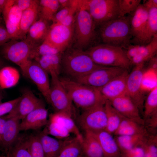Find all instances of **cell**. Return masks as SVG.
<instances>
[{"label":"cell","instance_id":"45","mask_svg":"<svg viewBox=\"0 0 157 157\" xmlns=\"http://www.w3.org/2000/svg\"><path fill=\"white\" fill-rule=\"evenodd\" d=\"M76 12L73 11L70 13L59 24L67 26H74Z\"/></svg>","mask_w":157,"mask_h":157},{"label":"cell","instance_id":"27","mask_svg":"<svg viewBox=\"0 0 157 157\" xmlns=\"http://www.w3.org/2000/svg\"><path fill=\"white\" fill-rule=\"evenodd\" d=\"M157 51V35L145 45H140L138 53L130 60L131 65L144 63L154 56Z\"/></svg>","mask_w":157,"mask_h":157},{"label":"cell","instance_id":"15","mask_svg":"<svg viewBox=\"0 0 157 157\" xmlns=\"http://www.w3.org/2000/svg\"><path fill=\"white\" fill-rule=\"evenodd\" d=\"M22 12L16 4L15 0H8L2 13L10 40H18Z\"/></svg>","mask_w":157,"mask_h":157},{"label":"cell","instance_id":"40","mask_svg":"<svg viewBox=\"0 0 157 157\" xmlns=\"http://www.w3.org/2000/svg\"><path fill=\"white\" fill-rule=\"evenodd\" d=\"M9 151L14 157H32L25 138L23 137H19Z\"/></svg>","mask_w":157,"mask_h":157},{"label":"cell","instance_id":"55","mask_svg":"<svg viewBox=\"0 0 157 157\" xmlns=\"http://www.w3.org/2000/svg\"><path fill=\"white\" fill-rule=\"evenodd\" d=\"M3 62L2 60L0 58V70L3 67Z\"/></svg>","mask_w":157,"mask_h":157},{"label":"cell","instance_id":"52","mask_svg":"<svg viewBox=\"0 0 157 157\" xmlns=\"http://www.w3.org/2000/svg\"><path fill=\"white\" fill-rule=\"evenodd\" d=\"M8 0H0V13L1 14L5 7Z\"/></svg>","mask_w":157,"mask_h":157},{"label":"cell","instance_id":"48","mask_svg":"<svg viewBox=\"0 0 157 157\" xmlns=\"http://www.w3.org/2000/svg\"><path fill=\"white\" fill-rule=\"evenodd\" d=\"M140 146L144 151V157H157V151L149 149L144 144Z\"/></svg>","mask_w":157,"mask_h":157},{"label":"cell","instance_id":"4","mask_svg":"<svg viewBox=\"0 0 157 157\" xmlns=\"http://www.w3.org/2000/svg\"><path fill=\"white\" fill-rule=\"evenodd\" d=\"M85 51L99 65L119 67L126 69L131 65L126 51L120 47L102 44L92 46Z\"/></svg>","mask_w":157,"mask_h":157},{"label":"cell","instance_id":"25","mask_svg":"<svg viewBox=\"0 0 157 157\" xmlns=\"http://www.w3.org/2000/svg\"><path fill=\"white\" fill-rule=\"evenodd\" d=\"M39 1L29 8L23 11L19 25L18 40L25 39L31 25L39 18Z\"/></svg>","mask_w":157,"mask_h":157},{"label":"cell","instance_id":"33","mask_svg":"<svg viewBox=\"0 0 157 157\" xmlns=\"http://www.w3.org/2000/svg\"><path fill=\"white\" fill-rule=\"evenodd\" d=\"M107 118V125L106 131L114 134L120 124L123 116L112 105L110 101L106 100L104 104Z\"/></svg>","mask_w":157,"mask_h":157},{"label":"cell","instance_id":"37","mask_svg":"<svg viewBox=\"0 0 157 157\" xmlns=\"http://www.w3.org/2000/svg\"><path fill=\"white\" fill-rule=\"evenodd\" d=\"M47 127L43 131L48 135H51L56 139L64 140L69 137L70 133L62 125L50 119L48 120Z\"/></svg>","mask_w":157,"mask_h":157},{"label":"cell","instance_id":"51","mask_svg":"<svg viewBox=\"0 0 157 157\" xmlns=\"http://www.w3.org/2000/svg\"><path fill=\"white\" fill-rule=\"evenodd\" d=\"M58 1L60 9L69 6L71 1V0H58Z\"/></svg>","mask_w":157,"mask_h":157},{"label":"cell","instance_id":"56","mask_svg":"<svg viewBox=\"0 0 157 157\" xmlns=\"http://www.w3.org/2000/svg\"><path fill=\"white\" fill-rule=\"evenodd\" d=\"M79 157H85L83 155V154L80 156Z\"/></svg>","mask_w":157,"mask_h":157},{"label":"cell","instance_id":"53","mask_svg":"<svg viewBox=\"0 0 157 157\" xmlns=\"http://www.w3.org/2000/svg\"><path fill=\"white\" fill-rule=\"evenodd\" d=\"M2 90L0 88V104L2 103L1 101L3 97Z\"/></svg>","mask_w":157,"mask_h":157},{"label":"cell","instance_id":"8","mask_svg":"<svg viewBox=\"0 0 157 157\" xmlns=\"http://www.w3.org/2000/svg\"><path fill=\"white\" fill-rule=\"evenodd\" d=\"M105 101L83 111L77 117L79 126L84 132L95 133L106 130L107 118L104 107Z\"/></svg>","mask_w":157,"mask_h":157},{"label":"cell","instance_id":"13","mask_svg":"<svg viewBox=\"0 0 157 157\" xmlns=\"http://www.w3.org/2000/svg\"><path fill=\"white\" fill-rule=\"evenodd\" d=\"M45 106L42 100L37 97L31 90L27 88L23 90L15 106L5 116L6 119L13 118L22 120L34 110Z\"/></svg>","mask_w":157,"mask_h":157},{"label":"cell","instance_id":"18","mask_svg":"<svg viewBox=\"0 0 157 157\" xmlns=\"http://www.w3.org/2000/svg\"><path fill=\"white\" fill-rule=\"evenodd\" d=\"M129 73L126 69L99 90L103 97L110 100L127 94L126 84Z\"/></svg>","mask_w":157,"mask_h":157},{"label":"cell","instance_id":"38","mask_svg":"<svg viewBox=\"0 0 157 157\" xmlns=\"http://www.w3.org/2000/svg\"><path fill=\"white\" fill-rule=\"evenodd\" d=\"M25 138L32 157H45L38 134H31Z\"/></svg>","mask_w":157,"mask_h":157},{"label":"cell","instance_id":"12","mask_svg":"<svg viewBox=\"0 0 157 157\" xmlns=\"http://www.w3.org/2000/svg\"><path fill=\"white\" fill-rule=\"evenodd\" d=\"M74 26L69 27L59 23H52L44 41L62 54L69 48L74 38Z\"/></svg>","mask_w":157,"mask_h":157},{"label":"cell","instance_id":"44","mask_svg":"<svg viewBox=\"0 0 157 157\" xmlns=\"http://www.w3.org/2000/svg\"><path fill=\"white\" fill-rule=\"evenodd\" d=\"M38 0H15V3L18 7L22 11L26 10L36 3Z\"/></svg>","mask_w":157,"mask_h":157},{"label":"cell","instance_id":"32","mask_svg":"<svg viewBox=\"0 0 157 157\" xmlns=\"http://www.w3.org/2000/svg\"><path fill=\"white\" fill-rule=\"evenodd\" d=\"M148 11L147 23L141 45L148 44L157 35V7L153 8Z\"/></svg>","mask_w":157,"mask_h":157},{"label":"cell","instance_id":"29","mask_svg":"<svg viewBox=\"0 0 157 157\" xmlns=\"http://www.w3.org/2000/svg\"><path fill=\"white\" fill-rule=\"evenodd\" d=\"M62 54L42 56L33 60L48 74L53 72L59 76L61 71Z\"/></svg>","mask_w":157,"mask_h":157},{"label":"cell","instance_id":"28","mask_svg":"<svg viewBox=\"0 0 157 157\" xmlns=\"http://www.w3.org/2000/svg\"><path fill=\"white\" fill-rule=\"evenodd\" d=\"M149 134L117 136L115 139L122 153L140 145L147 139Z\"/></svg>","mask_w":157,"mask_h":157},{"label":"cell","instance_id":"10","mask_svg":"<svg viewBox=\"0 0 157 157\" xmlns=\"http://www.w3.org/2000/svg\"><path fill=\"white\" fill-rule=\"evenodd\" d=\"M126 69L119 67L104 66L83 76L72 79L99 90Z\"/></svg>","mask_w":157,"mask_h":157},{"label":"cell","instance_id":"21","mask_svg":"<svg viewBox=\"0 0 157 157\" xmlns=\"http://www.w3.org/2000/svg\"><path fill=\"white\" fill-rule=\"evenodd\" d=\"M50 26L48 21L39 18L29 28L25 39L34 47L38 46L44 40Z\"/></svg>","mask_w":157,"mask_h":157},{"label":"cell","instance_id":"30","mask_svg":"<svg viewBox=\"0 0 157 157\" xmlns=\"http://www.w3.org/2000/svg\"><path fill=\"white\" fill-rule=\"evenodd\" d=\"M49 119L60 124L70 134H73L75 137L82 142L83 135L80 132L72 117L65 114L54 113L50 115Z\"/></svg>","mask_w":157,"mask_h":157},{"label":"cell","instance_id":"49","mask_svg":"<svg viewBox=\"0 0 157 157\" xmlns=\"http://www.w3.org/2000/svg\"><path fill=\"white\" fill-rule=\"evenodd\" d=\"M6 119L5 116L0 117V146L1 142Z\"/></svg>","mask_w":157,"mask_h":157},{"label":"cell","instance_id":"17","mask_svg":"<svg viewBox=\"0 0 157 157\" xmlns=\"http://www.w3.org/2000/svg\"><path fill=\"white\" fill-rule=\"evenodd\" d=\"M148 11L140 4L131 14V31L133 38L131 41L135 45H141L147 23Z\"/></svg>","mask_w":157,"mask_h":157},{"label":"cell","instance_id":"16","mask_svg":"<svg viewBox=\"0 0 157 157\" xmlns=\"http://www.w3.org/2000/svg\"><path fill=\"white\" fill-rule=\"evenodd\" d=\"M113 108L124 117L145 126L139 110L126 94L109 100Z\"/></svg>","mask_w":157,"mask_h":157},{"label":"cell","instance_id":"42","mask_svg":"<svg viewBox=\"0 0 157 157\" xmlns=\"http://www.w3.org/2000/svg\"><path fill=\"white\" fill-rule=\"evenodd\" d=\"M20 98V97L2 103L0 104V117L9 113L15 106Z\"/></svg>","mask_w":157,"mask_h":157},{"label":"cell","instance_id":"3","mask_svg":"<svg viewBox=\"0 0 157 157\" xmlns=\"http://www.w3.org/2000/svg\"><path fill=\"white\" fill-rule=\"evenodd\" d=\"M59 79L73 103L83 111L106 100L97 89L67 77Z\"/></svg>","mask_w":157,"mask_h":157},{"label":"cell","instance_id":"36","mask_svg":"<svg viewBox=\"0 0 157 157\" xmlns=\"http://www.w3.org/2000/svg\"><path fill=\"white\" fill-rule=\"evenodd\" d=\"M81 142L76 137H69L58 157H79L82 154Z\"/></svg>","mask_w":157,"mask_h":157},{"label":"cell","instance_id":"19","mask_svg":"<svg viewBox=\"0 0 157 157\" xmlns=\"http://www.w3.org/2000/svg\"><path fill=\"white\" fill-rule=\"evenodd\" d=\"M48 112L45 106L38 108L28 114L20 122V131L37 130L47 124Z\"/></svg>","mask_w":157,"mask_h":157},{"label":"cell","instance_id":"7","mask_svg":"<svg viewBox=\"0 0 157 157\" xmlns=\"http://www.w3.org/2000/svg\"><path fill=\"white\" fill-rule=\"evenodd\" d=\"M97 26L121 17L119 0H81Z\"/></svg>","mask_w":157,"mask_h":157},{"label":"cell","instance_id":"39","mask_svg":"<svg viewBox=\"0 0 157 157\" xmlns=\"http://www.w3.org/2000/svg\"><path fill=\"white\" fill-rule=\"evenodd\" d=\"M58 54L62 53L56 48L44 41L40 44L33 48L32 51L30 58L32 60L42 56Z\"/></svg>","mask_w":157,"mask_h":157},{"label":"cell","instance_id":"20","mask_svg":"<svg viewBox=\"0 0 157 157\" xmlns=\"http://www.w3.org/2000/svg\"><path fill=\"white\" fill-rule=\"evenodd\" d=\"M0 146L7 153L19 136L20 120L13 118L6 119Z\"/></svg>","mask_w":157,"mask_h":157},{"label":"cell","instance_id":"41","mask_svg":"<svg viewBox=\"0 0 157 157\" xmlns=\"http://www.w3.org/2000/svg\"><path fill=\"white\" fill-rule=\"evenodd\" d=\"M140 0H119L121 17L127 14H131L140 4Z\"/></svg>","mask_w":157,"mask_h":157},{"label":"cell","instance_id":"57","mask_svg":"<svg viewBox=\"0 0 157 157\" xmlns=\"http://www.w3.org/2000/svg\"><path fill=\"white\" fill-rule=\"evenodd\" d=\"M1 14V13H0V16Z\"/></svg>","mask_w":157,"mask_h":157},{"label":"cell","instance_id":"35","mask_svg":"<svg viewBox=\"0 0 157 157\" xmlns=\"http://www.w3.org/2000/svg\"><path fill=\"white\" fill-rule=\"evenodd\" d=\"M143 116L144 122L157 117V86L151 89L145 99Z\"/></svg>","mask_w":157,"mask_h":157},{"label":"cell","instance_id":"23","mask_svg":"<svg viewBox=\"0 0 157 157\" xmlns=\"http://www.w3.org/2000/svg\"><path fill=\"white\" fill-rule=\"evenodd\" d=\"M102 150L104 157H119L120 150L112 134L106 130L94 133Z\"/></svg>","mask_w":157,"mask_h":157},{"label":"cell","instance_id":"31","mask_svg":"<svg viewBox=\"0 0 157 157\" xmlns=\"http://www.w3.org/2000/svg\"><path fill=\"white\" fill-rule=\"evenodd\" d=\"M20 78V74L15 68L11 66L3 67L0 70V88L3 90L16 85Z\"/></svg>","mask_w":157,"mask_h":157},{"label":"cell","instance_id":"47","mask_svg":"<svg viewBox=\"0 0 157 157\" xmlns=\"http://www.w3.org/2000/svg\"><path fill=\"white\" fill-rule=\"evenodd\" d=\"M10 39L6 27L1 24L0 21V46L3 45Z\"/></svg>","mask_w":157,"mask_h":157},{"label":"cell","instance_id":"2","mask_svg":"<svg viewBox=\"0 0 157 157\" xmlns=\"http://www.w3.org/2000/svg\"><path fill=\"white\" fill-rule=\"evenodd\" d=\"M131 15L124 16L100 25L99 34L104 44L126 48L132 38L131 31Z\"/></svg>","mask_w":157,"mask_h":157},{"label":"cell","instance_id":"22","mask_svg":"<svg viewBox=\"0 0 157 157\" xmlns=\"http://www.w3.org/2000/svg\"><path fill=\"white\" fill-rule=\"evenodd\" d=\"M38 135L45 157H58L68 138L64 140L55 138L43 131Z\"/></svg>","mask_w":157,"mask_h":157},{"label":"cell","instance_id":"58","mask_svg":"<svg viewBox=\"0 0 157 157\" xmlns=\"http://www.w3.org/2000/svg\"></svg>","mask_w":157,"mask_h":157},{"label":"cell","instance_id":"43","mask_svg":"<svg viewBox=\"0 0 157 157\" xmlns=\"http://www.w3.org/2000/svg\"><path fill=\"white\" fill-rule=\"evenodd\" d=\"M123 157H144V151L140 146L135 147L122 153Z\"/></svg>","mask_w":157,"mask_h":157},{"label":"cell","instance_id":"24","mask_svg":"<svg viewBox=\"0 0 157 157\" xmlns=\"http://www.w3.org/2000/svg\"><path fill=\"white\" fill-rule=\"evenodd\" d=\"M81 147L85 157H104L101 147L94 133L84 132Z\"/></svg>","mask_w":157,"mask_h":157},{"label":"cell","instance_id":"11","mask_svg":"<svg viewBox=\"0 0 157 157\" xmlns=\"http://www.w3.org/2000/svg\"><path fill=\"white\" fill-rule=\"evenodd\" d=\"M144 64L142 63L135 65L132 71L129 74L126 84L127 94L142 115L145 101L142 87Z\"/></svg>","mask_w":157,"mask_h":157},{"label":"cell","instance_id":"46","mask_svg":"<svg viewBox=\"0 0 157 157\" xmlns=\"http://www.w3.org/2000/svg\"><path fill=\"white\" fill-rule=\"evenodd\" d=\"M140 46V45H129L126 48L127 49V50L126 51V54L130 61L138 53Z\"/></svg>","mask_w":157,"mask_h":157},{"label":"cell","instance_id":"5","mask_svg":"<svg viewBox=\"0 0 157 157\" xmlns=\"http://www.w3.org/2000/svg\"><path fill=\"white\" fill-rule=\"evenodd\" d=\"M97 26L88 12L81 5L80 0L74 26L73 38L75 48L83 50L92 42L97 35Z\"/></svg>","mask_w":157,"mask_h":157},{"label":"cell","instance_id":"34","mask_svg":"<svg viewBox=\"0 0 157 157\" xmlns=\"http://www.w3.org/2000/svg\"><path fill=\"white\" fill-rule=\"evenodd\" d=\"M59 8L58 0H39V18L42 19L48 22L52 21Z\"/></svg>","mask_w":157,"mask_h":157},{"label":"cell","instance_id":"54","mask_svg":"<svg viewBox=\"0 0 157 157\" xmlns=\"http://www.w3.org/2000/svg\"><path fill=\"white\" fill-rule=\"evenodd\" d=\"M6 157H14L10 151L7 153Z\"/></svg>","mask_w":157,"mask_h":157},{"label":"cell","instance_id":"6","mask_svg":"<svg viewBox=\"0 0 157 157\" xmlns=\"http://www.w3.org/2000/svg\"><path fill=\"white\" fill-rule=\"evenodd\" d=\"M51 82L48 94L45 98L55 113L67 114L73 118L75 114L73 103L58 75L51 73Z\"/></svg>","mask_w":157,"mask_h":157},{"label":"cell","instance_id":"26","mask_svg":"<svg viewBox=\"0 0 157 157\" xmlns=\"http://www.w3.org/2000/svg\"><path fill=\"white\" fill-rule=\"evenodd\" d=\"M148 134L144 126L123 116L119 127L114 133L116 136Z\"/></svg>","mask_w":157,"mask_h":157},{"label":"cell","instance_id":"14","mask_svg":"<svg viewBox=\"0 0 157 157\" xmlns=\"http://www.w3.org/2000/svg\"><path fill=\"white\" fill-rule=\"evenodd\" d=\"M21 70L23 75L35 85L45 98L50 86L49 74L34 60H31Z\"/></svg>","mask_w":157,"mask_h":157},{"label":"cell","instance_id":"50","mask_svg":"<svg viewBox=\"0 0 157 157\" xmlns=\"http://www.w3.org/2000/svg\"><path fill=\"white\" fill-rule=\"evenodd\" d=\"M148 10L154 7H157V0H148L142 4Z\"/></svg>","mask_w":157,"mask_h":157},{"label":"cell","instance_id":"1","mask_svg":"<svg viewBox=\"0 0 157 157\" xmlns=\"http://www.w3.org/2000/svg\"><path fill=\"white\" fill-rule=\"evenodd\" d=\"M61 64V71L72 79L104 67L96 64L85 51L75 48H69L63 53Z\"/></svg>","mask_w":157,"mask_h":157},{"label":"cell","instance_id":"9","mask_svg":"<svg viewBox=\"0 0 157 157\" xmlns=\"http://www.w3.org/2000/svg\"><path fill=\"white\" fill-rule=\"evenodd\" d=\"M35 47L25 39L19 41L11 40L3 45L1 52L5 58L22 69L31 60L32 51Z\"/></svg>","mask_w":157,"mask_h":157}]
</instances>
